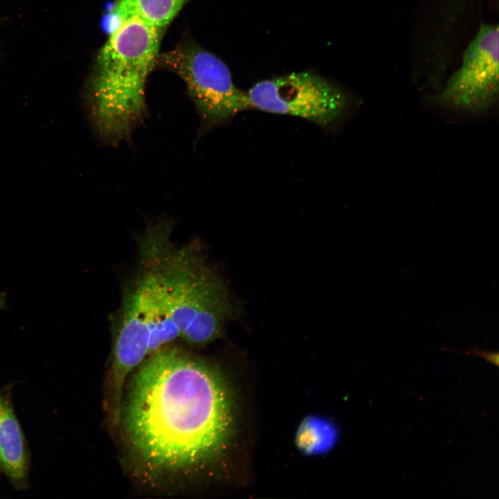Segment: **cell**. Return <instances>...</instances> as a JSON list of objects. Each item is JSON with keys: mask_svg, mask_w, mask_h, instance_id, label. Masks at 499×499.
I'll list each match as a JSON object with an SVG mask.
<instances>
[{"mask_svg": "<svg viewBox=\"0 0 499 499\" xmlns=\"http://www.w3.org/2000/svg\"><path fill=\"white\" fill-rule=\"evenodd\" d=\"M0 467H1V463H0Z\"/></svg>", "mask_w": 499, "mask_h": 499, "instance_id": "7c38bea8", "label": "cell"}, {"mask_svg": "<svg viewBox=\"0 0 499 499\" xmlns=\"http://www.w3.org/2000/svg\"><path fill=\"white\" fill-rule=\"evenodd\" d=\"M0 463L10 480L24 482L28 473V455L24 437L10 401L0 394Z\"/></svg>", "mask_w": 499, "mask_h": 499, "instance_id": "52a82bcc", "label": "cell"}, {"mask_svg": "<svg viewBox=\"0 0 499 499\" xmlns=\"http://www.w3.org/2000/svg\"><path fill=\"white\" fill-rule=\"evenodd\" d=\"M120 418L139 463L152 474H187L218 462L236 428L234 399L209 361L172 343L136 369Z\"/></svg>", "mask_w": 499, "mask_h": 499, "instance_id": "6da1fadb", "label": "cell"}, {"mask_svg": "<svg viewBox=\"0 0 499 499\" xmlns=\"http://www.w3.org/2000/svg\"><path fill=\"white\" fill-rule=\"evenodd\" d=\"M164 265L172 319L188 344L204 346L222 338L227 324L243 316V306L207 263L200 244L170 242Z\"/></svg>", "mask_w": 499, "mask_h": 499, "instance_id": "3957f363", "label": "cell"}, {"mask_svg": "<svg viewBox=\"0 0 499 499\" xmlns=\"http://www.w3.org/2000/svg\"><path fill=\"white\" fill-rule=\"evenodd\" d=\"M6 308V295L5 292H0V310Z\"/></svg>", "mask_w": 499, "mask_h": 499, "instance_id": "8fae6325", "label": "cell"}, {"mask_svg": "<svg viewBox=\"0 0 499 499\" xmlns=\"http://www.w3.org/2000/svg\"><path fill=\"white\" fill-rule=\"evenodd\" d=\"M498 28L482 24L462 55L461 67L427 106L454 121L493 116L498 103Z\"/></svg>", "mask_w": 499, "mask_h": 499, "instance_id": "277c9868", "label": "cell"}, {"mask_svg": "<svg viewBox=\"0 0 499 499\" xmlns=\"http://www.w3.org/2000/svg\"><path fill=\"white\" fill-rule=\"evenodd\" d=\"M247 95L252 108L301 117L323 127L340 122L356 107L342 89L308 72L260 81Z\"/></svg>", "mask_w": 499, "mask_h": 499, "instance_id": "8992f818", "label": "cell"}, {"mask_svg": "<svg viewBox=\"0 0 499 499\" xmlns=\"http://www.w3.org/2000/svg\"><path fill=\"white\" fill-rule=\"evenodd\" d=\"M156 62L184 81L200 117L198 136L252 109L247 94L235 86L226 64L193 42L178 44L158 56Z\"/></svg>", "mask_w": 499, "mask_h": 499, "instance_id": "5b68a950", "label": "cell"}, {"mask_svg": "<svg viewBox=\"0 0 499 499\" xmlns=\"http://www.w3.org/2000/svg\"><path fill=\"white\" fill-rule=\"evenodd\" d=\"M189 0H117L113 12L119 21L137 19L161 30Z\"/></svg>", "mask_w": 499, "mask_h": 499, "instance_id": "ba28073f", "label": "cell"}, {"mask_svg": "<svg viewBox=\"0 0 499 499\" xmlns=\"http://www.w3.org/2000/svg\"><path fill=\"white\" fill-rule=\"evenodd\" d=\"M161 31L137 19L121 21L99 52L87 107L106 145L130 139L146 116V83L157 62Z\"/></svg>", "mask_w": 499, "mask_h": 499, "instance_id": "7a4b0ae2", "label": "cell"}, {"mask_svg": "<svg viewBox=\"0 0 499 499\" xmlns=\"http://www.w3.org/2000/svg\"><path fill=\"white\" fill-rule=\"evenodd\" d=\"M466 353H472L473 355L482 357L487 361L493 363L495 365H498V352H489L480 350L479 349H475L473 352H466Z\"/></svg>", "mask_w": 499, "mask_h": 499, "instance_id": "30bf717a", "label": "cell"}, {"mask_svg": "<svg viewBox=\"0 0 499 499\" xmlns=\"http://www.w3.org/2000/svg\"><path fill=\"white\" fill-rule=\"evenodd\" d=\"M338 439V430L330 422L319 417L306 418L299 426L296 442L306 454L316 455L332 448Z\"/></svg>", "mask_w": 499, "mask_h": 499, "instance_id": "9c48e42d", "label": "cell"}]
</instances>
